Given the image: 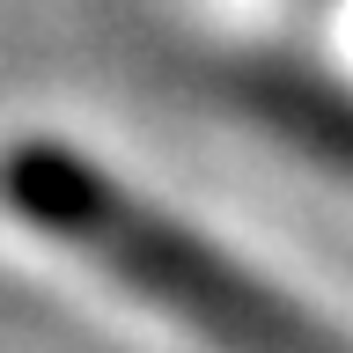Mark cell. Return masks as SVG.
<instances>
[{"mask_svg":"<svg viewBox=\"0 0 353 353\" xmlns=\"http://www.w3.org/2000/svg\"><path fill=\"white\" fill-rule=\"evenodd\" d=\"M0 199L30 228H44L52 243H66L74 258H88L96 272H110L118 287H132L140 302H154L162 316H176L221 353H353V339L280 302L236 258H221L214 243H199L170 214H154L148 199L110 184L74 148H52V140L8 148Z\"/></svg>","mask_w":353,"mask_h":353,"instance_id":"6da1fadb","label":"cell"}]
</instances>
